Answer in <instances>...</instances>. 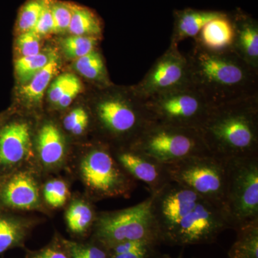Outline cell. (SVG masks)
I'll return each mask as SVG.
<instances>
[{
	"label": "cell",
	"instance_id": "6da1fadb",
	"mask_svg": "<svg viewBox=\"0 0 258 258\" xmlns=\"http://www.w3.org/2000/svg\"><path fill=\"white\" fill-rule=\"evenodd\" d=\"M151 197L163 242L180 246L211 243L222 231L232 229L225 210L174 181Z\"/></svg>",
	"mask_w": 258,
	"mask_h": 258
},
{
	"label": "cell",
	"instance_id": "7a4b0ae2",
	"mask_svg": "<svg viewBox=\"0 0 258 258\" xmlns=\"http://www.w3.org/2000/svg\"><path fill=\"white\" fill-rule=\"evenodd\" d=\"M186 57L190 84L210 106L258 95V70L232 49L212 51L195 41Z\"/></svg>",
	"mask_w": 258,
	"mask_h": 258
},
{
	"label": "cell",
	"instance_id": "3957f363",
	"mask_svg": "<svg viewBox=\"0 0 258 258\" xmlns=\"http://www.w3.org/2000/svg\"><path fill=\"white\" fill-rule=\"evenodd\" d=\"M199 132L218 159L258 155V95L212 107Z\"/></svg>",
	"mask_w": 258,
	"mask_h": 258
},
{
	"label": "cell",
	"instance_id": "277c9868",
	"mask_svg": "<svg viewBox=\"0 0 258 258\" xmlns=\"http://www.w3.org/2000/svg\"><path fill=\"white\" fill-rule=\"evenodd\" d=\"M102 89L93 106L100 141L111 147H131L153 122L145 103L132 87Z\"/></svg>",
	"mask_w": 258,
	"mask_h": 258
},
{
	"label": "cell",
	"instance_id": "5b68a950",
	"mask_svg": "<svg viewBox=\"0 0 258 258\" xmlns=\"http://www.w3.org/2000/svg\"><path fill=\"white\" fill-rule=\"evenodd\" d=\"M79 171L93 200L128 198L137 187V180L118 164L111 147L101 141L84 153L80 161Z\"/></svg>",
	"mask_w": 258,
	"mask_h": 258
},
{
	"label": "cell",
	"instance_id": "8992f818",
	"mask_svg": "<svg viewBox=\"0 0 258 258\" xmlns=\"http://www.w3.org/2000/svg\"><path fill=\"white\" fill-rule=\"evenodd\" d=\"M95 237L107 249L131 240L161 242L152 210V197L131 208L97 214Z\"/></svg>",
	"mask_w": 258,
	"mask_h": 258
},
{
	"label": "cell",
	"instance_id": "52a82bcc",
	"mask_svg": "<svg viewBox=\"0 0 258 258\" xmlns=\"http://www.w3.org/2000/svg\"><path fill=\"white\" fill-rule=\"evenodd\" d=\"M226 210L233 230L258 220V155L225 160Z\"/></svg>",
	"mask_w": 258,
	"mask_h": 258
},
{
	"label": "cell",
	"instance_id": "ba28073f",
	"mask_svg": "<svg viewBox=\"0 0 258 258\" xmlns=\"http://www.w3.org/2000/svg\"><path fill=\"white\" fill-rule=\"evenodd\" d=\"M164 164L211 155L200 132L152 122L132 146Z\"/></svg>",
	"mask_w": 258,
	"mask_h": 258
},
{
	"label": "cell",
	"instance_id": "9c48e42d",
	"mask_svg": "<svg viewBox=\"0 0 258 258\" xmlns=\"http://www.w3.org/2000/svg\"><path fill=\"white\" fill-rule=\"evenodd\" d=\"M144 101L153 122L198 131L212 108L191 84Z\"/></svg>",
	"mask_w": 258,
	"mask_h": 258
},
{
	"label": "cell",
	"instance_id": "30bf717a",
	"mask_svg": "<svg viewBox=\"0 0 258 258\" xmlns=\"http://www.w3.org/2000/svg\"><path fill=\"white\" fill-rule=\"evenodd\" d=\"M165 166L171 181L189 188L227 212L225 160L200 156Z\"/></svg>",
	"mask_w": 258,
	"mask_h": 258
},
{
	"label": "cell",
	"instance_id": "8fae6325",
	"mask_svg": "<svg viewBox=\"0 0 258 258\" xmlns=\"http://www.w3.org/2000/svg\"><path fill=\"white\" fill-rule=\"evenodd\" d=\"M189 84L186 55L180 52L177 45L170 44L165 52L153 64L144 79L132 88L137 96L146 100Z\"/></svg>",
	"mask_w": 258,
	"mask_h": 258
},
{
	"label": "cell",
	"instance_id": "7c38bea8",
	"mask_svg": "<svg viewBox=\"0 0 258 258\" xmlns=\"http://www.w3.org/2000/svg\"><path fill=\"white\" fill-rule=\"evenodd\" d=\"M113 157L137 181L147 185L151 195L157 192L169 181L165 164L133 147H111Z\"/></svg>",
	"mask_w": 258,
	"mask_h": 258
},
{
	"label": "cell",
	"instance_id": "4fadbf2b",
	"mask_svg": "<svg viewBox=\"0 0 258 258\" xmlns=\"http://www.w3.org/2000/svg\"><path fill=\"white\" fill-rule=\"evenodd\" d=\"M40 205L38 183L30 172L16 169L0 176V208L32 210Z\"/></svg>",
	"mask_w": 258,
	"mask_h": 258
},
{
	"label": "cell",
	"instance_id": "5bb4252c",
	"mask_svg": "<svg viewBox=\"0 0 258 258\" xmlns=\"http://www.w3.org/2000/svg\"><path fill=\"white\" fill-rule=\"evenodd\" d=\"M31 147L30 125L23 120L7 121L0 128V176L18 169Z\"/></svg>",
	"mask_w": 258,
	"mask_h": 258
},
{
	"label": "cell",
	"instance_id": "9a60e30c",
	"mask_svg": "<svg viewBox=\"0 0 258 258\" xmlns=\"http://www.w3.org/2000/svg\"><path fill=\"white\" fill-rule=\"evenodd\" d=\"M234 25L232 50L242 60L258 70V23L256 20L242 11L230 16Z\"/></svg>",
	"mask_w": 258,
	"mask_h": 258
},
{
	"label": "cell",
	"instance_id": "2e32d148",
	"mask_svg": "<svg viewBox=\"0 0 258 258\" xmlns=\"http://www.w3.org/2000/svg\"><path fill=\"white\" fill-rule=\"evenodd\" d=\"M225 13L211 10H198L186 8L174 12V29L171 37V45H179L180 42L189 37H196L203 27L213 19Z\"/></svg>",
	"mask_w": 258,
	"mask_h": 258
},
{
	"label": "cell",
	"instance_id": "e0dca14e",
	"mask_svg": "<svg viewBox=\"0 0 258 258\" xmlns=\"http://www.w3.org/2000/svg\"><path fill=\"white\" fill-rule=\"evenodd\" d=\"M235 37L233 23L230 15L225 13L212 20L202 29L195 41L212 51L232 49Z\"/></svg>",
	"mask_w": 258,
	"mask_h": 258
},
{
	"label": "cell",
	"instance_id": "ac0fdd59",
	"mask_svg": "<svg viewBox=\"0 0 258 258\" xmlns=\"http://www.w3.org/2000/svg\"><path fill=\"white\" fill-rule=\"evenodd\" d=\"M37 152L42 164L47 169H54L63 162L66 155L64 137L52 123H45L37 135Z\"/></svg>",
	"mask_w": 258,
	"mask_h": 258
},
{
	"label": "cell",
	"instance_id": "d6986e66",
	"mask_svg": "<svg viewBox=\"0 0 258 258\" xmlns=\"http://www.w3.org/2000/svg\"><path fill=\"white\" fill-rule=\"evenodd\" d=\"M32 224L28 219L0 208V254L23 243Z\"/></svg>",
	"mask_w": 258,
	"mask_h": 258
},
{
	"label": "cell",
	"instance_id": "ffe728a7",
	"mask_svg": "<svg viewBox=\"0 0 258 258\" xmlns=\"http://www.w3.org/2000/svg\"><path fill=\"white\" fill-rule=\"evenodd\" d=\"M58 56L56 55L50 62L37 73L28 83L21 86L19 94L29 105L36 106L42 101L47 87L58 69Z\"/></svg>",
	"mask_w": 258,
	"mask_h": 258
},
{
	"label": "cell",
	"instance_id": "44dd1931",
	"mask_svg": "<svg viewBox=\"0 0 258 258\" xmlns=\"http://www.w3.org/2000/svg\"><path fill=\"white\" fill-rule=\"evenodd\" d=\"M74 69L83 78L98 85L97 86L101 89L111 86L106 64L99 51L93 50L75 60Z\"/></svg>",
	"mask_w": 258,
	"mask_h": 258
},
{
	"label": "cell",
	"instance_id": "7402d4cb",
	"mask_svg": "<svg viewBox=\"0 0 258 258\" xmlns=\"http://www.w3.org/2000/svg\"><path fill=\"white\" fill-rule=\"evenodd\" d=\"M68 32L71 35L101 38L103 25L101 19L92 10L85 7L73 4L72 18Z\"/></svg>",
	"mask_w": 258,
	"mask_h": 258
},
{
	"label": "cell",
	"instance_id": "603a6c76",
	"mask_svg": "<svg viewBox=\"0 0 258 258\" xmlns=\"http://www.w3.org/2000/svg\"><path fill=\"white\" fill-rule=\"evenodd\" d=\"M236 231L237 240L229 251V258H258V220Z\"/></svg>",
	"mask_w": 258,
	"mask_h": 258
},
{
	"label": "cell",
	"instance_id": "cb8c5ba5",
	"mask_svg": "<svg viewBox=\"0 0 258 258\" xmlns=\"http://www.w3.org/2000/svg\"><path fill=\"white\" fill-rule=\"evenodd\" d=\"M97 214L91 204L85 200H75L66 212L69 230L74 233H84L96 221Z\"/></svg>",
	"mask_w": 258,
	"mask_h": 258
},
{
	"label": "cell",
	"instance_id": "d4e9b609",
	"mask_svg": "<svg viewBox=\"0 0 258 258\" xmlns=\"http://www.w3.org/2000/svg\"><path fill=\"white\" fill-rule=\"evenodd\" d=\"M57 55L53 51L40 52L35 55L18 57L15 61V72L20 86L26 84Z\"/></svg>",
	"mask_w": 258,
	"mask_h": 258
},
{
	"label": "cell",
	"instance_id": "484cf974",
	"mask_svg": "<svg viewBox=\"0 0 258 258\" xmlns=\"http://www.w3.org/2000/svg\"><path fill=\"white\" fill-rule=\"evenodd\" d=\"M52 0H27L21 7L18 15L15 32L17 34L30 31L45 10L50 6Z\"/></svg>",
	"mask_w": 258,
	"mask_h": 258
},
{
	"label": "cell",
	"instance_id": "4316f807",
	"mask_svg": "<svg viewBox=\"0 0 258 258\" xmlns=\"http://www.w3.org/2000/svg\"><path fill=\"white\" fill-rule=\"evenodd\" d=\"M99 37L70 35L60 42V47L64 55L69 59L77 60L97 50Z\"/></svg>",
	"mask_w": 258,
	"mask_h": 258
},
{
	"label": "cell",
	"instance_id": "83f0119b",
	"mask_svg": "<svg viewBox=\"0 0 258 258\" xmlns=\"http://www.w3.org/2000/svg\"><path fill=\"white\" fill-rule=\"evenodd\" d=\"M69 196V186L62 180H51L44 186V199L52 208H59L63 206Z\"/></svg>",
	"mask_w": 258,
	"mask_h": 258
},
{
	"label": "cell",
	"instance_id": "f1b7e54d",
	"mask_svg": "<svg viewBox=\"0 0 258 258\" xmlns=\"http://www.w3.org/2000/svg\"><path fill=\"white\" fill-rule=\"evenodd\" d=\"M41 37L32 30L18 34L15 50L18 57L35 55L41 52Z\"/></svg>",
	"mask_w": 258,
	"mask_h": 258
},
{
	"label": "cell",
	"instance_id": "f546056e",
	"mask_svg": "<svg viewBox=\"0 0 258 258\" xmlns=\"http://www.w3.org/2000/svg\"><path fill=\"white\" fill-rule=\"evenodd\" d=\"M50 10L53 19L54 33L68 32L72 18L73 3L52 0Z\"/></svg>",
	"mask_w": 258,
	"mask_h": 258
},
{
	"label": "cell",
	"instance_id": "4dcf8cb0",
	"mask_svg": "<svg viewBox=\"0 0 258 258\" xmlns=\"http://www.w3.org/2000/svg\"><path fill=\"white\" fill-rule=\"evenodd\" d=\"M66 247L71 258H109L108 249L101 243L95 245L68 242Z\"/></svg>",
	"mask_w": 258,
	"mask_h": 258
},
{
	"label": "cell",
	"instance_id": "1f68e13d",
	"mask_svg": "<svg viewBox=\"0 0 258 258\" xmlns=\"http://www.w3.org/2000/svg\"><path fill=\"white\" fill-rule=\"evenodd\" d=\"M76 77L74 74L66 73L56 78L48 90V98L51 103L55 106L57 104Z\"/></svg>",
	"mask_w": 258,
	"mask_h": 258
},
{
	"label": "cell",
	"instance_id": "d6a6232c",
	"mask_svg": "<svg viewBox=\"0 0 258 258\" xmlns=\"http://www.w3.org/2000/svg\"><path fill=\"white\" fill-rule=\"evenodd\" d=\"M83 86L79 78L76 76L73 82L70 85L66 92L63 93L55 106L60 109L68 108L77 98L80 93L82 92Z\"/></svg>",
	"mask_w": 258,
	"mask_h": 258
},
{
	"label": "cell",
	"instance_id": "836d02e7",
	"mask_svg": "<svg viewBox=\"0 0 258 258\" xmlns=\"http://www.w3.org/2000/svg\"><path fill=\"white\" fill-rule=\"evenodd\" d=\"M32 30L41 37L54 33V23L51 13L50 5L42 13Z\"/></svg>",
	"mask_w": 258,
	"mask_h": 258
},
{
	"label": "cell",
	"instance_id": "e575fe53",
	"mask_svg": "<svg viewBox=\"0 0 258 258\" xmlns=\"http://www.w3.org/2000/svg\"><path fill=\"white\" fill-rule=\"evenodd\" d=\"M157 244L149 242L138 249L118 254H109V258H151L154 252V247Z\"/></svg>",
	"mask_w": 258,
	"mask_h": 258
},
{
	"label": "cell",
	"instance_id": "d590c367",
	"mask_svg": "<svg viewBox=\"0 0 258 258\" xmlns=\"http://www.w3.org/2000/svg\"><path fill=\"white\" fill-rule=\"evenodd\" d=\"M88 117H90V115L84 108H81V107L75 108L64 117L63 119L64 128L71 133V131L80 121L84 118H88Z\"/></svg>",
	"mask_w": 258,
	"mask_h": 258
},
{
	"label": "cell",
	"instance_id": "8d00e7d4",
	"mask_svg": "<svg viewBox=\"0 0 258 258\" xmlns=\"http://www.w3.org/2000/svg\"><path fill=\"white\" fill-rule=\"evenodd\" d=\"M31 258H71L70 253L64 252L59 247H49L37 251Z\"/></svg>",
	"mask_w": 258,
	"mask_h": 258
},
{
	"label": "cell",
	"instance_id": "74e56055",
	"mask_svg": "<svg viewBox=\"0 0 258 258\" xmlns=\"http://www.w3.org/2000/svg\"><path fill=\"white\" fill-rule=\"evenodd\" d=\"M8 116H7V113H0V128H2L3 125L8 121Z\"/></svg>",
	"mask_w": 258,
	"mask_h": 258
},
{
	"label": "cell",
	"instance_id": "f35d334b",
	"mask_svg": "<svg viewBox=\"0 0 258 258\" xmlns=\"http://www.w3.org/2000/svg\"><path fill=\"white\" fill-rule=\"evenodd\" d=\"M157 258H170V257H169V256L164 255V256H162V257H157Z\"/></svg>",
	"mask_w": 258,
	"mask_h": 258
},
{
	"label": "cell",
	"instance_id": "ab89813d",
	"mask_svg": "<svg viewBox=\"0 0 258 258\" xmlns=\"http://www.w3.org/2000/svg\"><path fill=\"white\" fill-rule=\"evenodd\" d=\"M177 258H183V257H182V256L180 255L179 257H178Z\"/></svg>",
	"mask_w": 258,
	"mask_h": 258
}]
</instances>
